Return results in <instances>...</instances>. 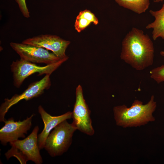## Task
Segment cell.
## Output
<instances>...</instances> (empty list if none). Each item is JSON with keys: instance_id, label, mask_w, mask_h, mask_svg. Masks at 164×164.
Here are the masks:
<instances>
[{"instance_id": "1", "label": "cell", "mask_w": 164, "mask_h": 164, "mask_svg": "<svg viewBox=\"0 0 164 164\" xmlns=\"http://www.w3.org/2000/svg\"><path fill=\"white\" fill-rule=\"evenodd\" d=\"M154 49L152 41L147 34L133 27L122 42L120 57L138 70H142L153 63Z\"/></svg>"}, {"instance_id": "14", "label": "cell", "mask_w": 164, "mask_h": 164, "mask_svg": "<svg viewBox=\"0 0 164 164\" xmlns=\"http://www.w3.org/2000/svg\"><path fill=\"white\" fill-rule=\"evenodd\" d=\"M150 73L151 78L158 84L164 81V65L153 69Z\"/></svg>"}, {"instance_id": "17", "label": "cell", "mask_w": 164, "mask_h": 164, "mask_svg": "<svg viewBox=\"0 0 164 164\" xmlns=\"http://www.w3.org/2000/svg\"><path fill=\"white\" fill-rule=\"evenodd\" d=\"M18 5L20 10L25 18L30 17L29 12L27 7L26 0H15Z\"/></svg>"}, {"instance_id": "4", "label": "cell", "mask_w": 164, "mask_h": 164, "mask_svg": "<svg viewBox=\"0 0 164 164\" xmlns=\"http://www.w3.org/2000/svg\"><path fill=\"white\" fill-rule=\"evenodd\" d=\"M50 133L46 141L44 148L52 157L60 156L71 145L72 137L77 128L72 123L65 120L57 125Z\"/></svg>"}, {"instance_id": "16", "label": "cell", "mask_w": 164, "mask_h": 164, "mask_svg": "<svg viewBox=\"0 0 164 164\" xmlns=\"http://www.w3.org/2000/svg\"><path fill=\"white\" fill-rule=\"evenodd\" d=\"M77 16L86 19L91 23L92 22L95 25H97L98 23L97 18L94 14L89 10L85 9L81 11Z\"/></svg>"}, {"instance_id": "2", "label": "cell", "mask_w": 164, "mask_h": 164, "mask_svg": "<svg viewBox=\"0 0 164 164\" xmlns=\"http://www.w3.org/2000/svg\"><path fill=\"white\" fill-rule=\"evenodd\" d=\"M156 106L152 95L146 104L135 100L129 108L124 104L115 106L113 111L116 124L123 128L136 127L154 121L155 118L152 114Z\"/></svg>"}, {"instance_id": "11", "label": "cell", "mask_w": 164, "mask_h": 164, "mask_svg": "<svg viewBox=\"0 0 164 164\" xmlns=\"http://www.w3.org/2000/svg\"><path fill=\"white\" fill-rule=\"evenodd\" d=\"M38 111L44 124L43 130L38 136V144L40 150L44 148L46 138L51 130L60 122L71 118L72 112L69 111L60 115L52 116L40 105L38 107Z\"/></svg>"}, {"instance_id": "7", "label": "cell", "mask_w": 164, "mask_h": 164, "mask_svg": "<svg viewBox=\"0 0 164 164\" xmlns=\"http://www.w3.org/2000/svg\"><path fill=\"white\" fill-rule=\"evenodd\" d=\"M91 111L84 98L81 86L79 85L76 90V100L72 112V123L77 130L90 136L93 135L94 130L90 117Z\"/></svg>"}, {"instance_id": "5", "label": "cell", "mask_w": 164, "mask_h": 164, "mask_svg": "<svg viewBox=\"0 0 164 164\" xmlns=\"http://www.w3.org/2000/svg\"><path fill=\"white\" fill-rule=\"evenodd\" d=\"M68 59L67 57L44 66H38L35 63L20 59L13 61L10 65V68L13 74L14 85L17 88L19 87L26 79L35 73H38L39 76L43 74L50 75Z\"/></svg>"}, {"instance_id": "3", "label": "cell", "mask_w": 164, "mask_h": 164, "mask_svg": "<svg viewBox=\"0 0 164 164\" xmlns=\"http://www.w3.org/2000/svg\"><path fill=\"white\" fill-rule=\"evenodd\" d=\"M39 130V126H36L27 137L10 142L12 148L6 153L8 158L15 156L21 164H26L28 161H31L36 164L42 163L38 142Z\"/></svg>"}, {"instance_id": "15", "label": "cell", "mask_w": 164, "mask_h": 164, "mask_svg": "<svg viewBox=\"0 0 164 164\" xmlns=\"http://www.w3.org/2000/svg\"><path fill=\"white\" fill-rule=\"evenodd\" d=\"M91 23L86 19L77 16L74 24L75 29L80 32L89 26Z\"/></svg>"}, {"instance_id": "19", "label": "cell", "mask_w": 164, "mask_h": 164, "mask_svg": "<svg viewBox=\"0 0 164 164\" xmlns=\"http://www.w3.org/2000/svg\"><path fill=\"white\" fill-rule=\"evenodd\" d=\"M160 53L162 56L164 57V51H161Z\"/></svg>"}, {"instance_id": "13", "label": "cell", "mask_w": 164, "mask_h": 164, "mask_svg": "<svg viewBox=\"0 0 164 164\" xmlns=\"http://www.w3.org/2000/svg\"><path fill=\"white\" fill-rule=\"evenodd\" d=\"M120 6L141 14L145 12L150 4L149 0H115Z\"/></svg>"}, {"instance_id": "10", "label": "cell", "mask_w": 164, "mask_h": 164, "mask_svg": "<svg viewBox=\"0 0 164 164\" xmlns=\"http://www.w3.org/2000/svg\"><path fill=\"white\" fill-rule=\"evenodd\" d=\"M34 115L32 114L22 121H15L13 118L5 119V125L0 130L1 144L5 146L8 142L16 141L19 138H24L25 134H27L31 128L32 119Z\"/></svg>"}, {"instance_id": "9", "label": "cell", "mask_w": 164, "mask_h": 164, "mask_svg": "<svg viewBox=\"0 0 164 164\" xmlns=\"http://www.w3.org/2000/svg\"><path fill=\"white\" fill-rule=\"evenodd\" d=\"M22 43L50 50L61 59L68 57L66 55L65 51L70 42L56 35H39L26 39Z\"/></svg>"}, {"instance_id": "12", "label": "cell", "mask_w": 164, "mask_h": 164, "mask_svg": "<svg viewBox=\"0 0 164 164\" xmlns=\"http://www.w3.org/2000/svg\"><path fill=\"white\" fill-rule=\"evenodd\" d=\"M149 12L155 19L146 26V29H153L152 37L154 40L159 37L164 39V4L159 10H150Z\"/></svg>"}, {"instance_id": "18", "label": "cell", "mask_w": 164, "mask_h": 164, "mask_svg": "<svg viewBox=\"0 0 164 164\" xmlns=\"http://www.w3.org/2000/svg\"><path fill=\"white\" fill-rule=\"evenodd\" d=\"M164 0H153V1L155 2H159L163 1Z\"/></svg>"}, {"instance_id": "8", "label": "cell", "mask_w": 164, "mask_h": 164, "mask_svg": "<svg viewBox=\"0 0 164 164\" xmlns=\"http://www.w3.org/2000/svg\"><path fill=\"white\" fill-rule=\"evenodd\" d=\"M11 47L20 59L33 63L52 64L61 60L53 53L44 48L22 43L11 42Z\"/></svg>"}, {"instance_id": "6", "label": "cell", "mask_w": 164, "mask_h": 164, "mask_svg": "<svg viewBox=\"0 0 164 164\" xmlns=\"http://www.w3.org/2000/svg\"><path fill=\"white\" fill-rule=\"evenodd\" d=\"M50 76L46 75L39 80L31 83L22 93L15 94L10 99L5 98L4 102L0 107V122L5 121V115L12 106L22 100L28 101L38 97L42 94L45 90L49 89L51 85Z\"/></svg>"}]
</instances>
